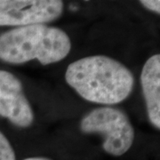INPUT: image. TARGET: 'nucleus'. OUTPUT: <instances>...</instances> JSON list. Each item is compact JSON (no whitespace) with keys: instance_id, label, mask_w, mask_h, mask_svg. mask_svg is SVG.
I'll use <instances>...</instances> for the list:
<instances>
[{"instance_id":"nucleus-1","label":"nucleus","mask_w":160,"mask_h":160,"mask_svg":"<svg viewBox=\"0 0 160 160\" xmlns=\"http://www.w3.org/2000/svg\"><path fill=\"white\" fill-rule=\"evenodd\" d=\"M65 79L81 97L102 105L125 101L134 86L131 70L106 55L88 56L70 63Z\"/></svg>"},{"instance_id":"nucleus-2","label":"nucleus","mask_w":160,"mask_h":160,"mask_svg":"<svg viewBox=\"0 0 160 160\" xmlns=\"http://www.w3.org/2000/svg\"><path fill=\"white\" fill-rule=\"evenodd\" d=\"M70 49L67 33L46 24L19 27L0 35V60L12 64L38 60L48 65L67 57Z\"/></svg>"},{"instance_id":"nucleus-3","label":"nucleus","mask_w":160,"mask_h":160,"mask_svg":"<svg viewBox=\"0 0 160 160\" xmlns=\"http://www.w3.org/2000/svg\"><path fill=\"white\" fill-rule=\"evenodd\" d=\"M80 129L84 133H98L103 137V149L119 157L126 153L134 141V129L127 115L121 109L101 107L82 118Z\"/></svg>"},{"instance_id":"nucleus-4","label":"nucleus","mask_w":160,"mask_h":160,"mask_svg":"<svg viewBox=\"0 0 160 160\" xmlns=\"http://www.w3.org/2000/svg\"><path fill=\"white\" fill-rule=\"evenodd\" d=\"M63 7L60 0H0V26L46 24L60 17Z\"/></svg>"},{"instance_id":"nucleus-5","label":"nucleus","mask_w":160,"mask_h":160,"mask_svg":"<svg viewBox=\"0 0 160 160\" xmlns=\"http://www.w3.org/2000/svg\"><path fill=\"white\" fill-rule=\"evenodd\" d=\"M0 116L22 128L31 126L35 118L22 82L16 76L3 69H0Z\"/></svg>"},{"instance_id":"nucleus-6","label":"nucleus","mask_w":160,"mask_h":160,"mask_svg":"<svg viewBox=\"0 0 160 160\" xmlns=\"http://www.w3.org/2000/svg\"><path fill=\"white\" fill-rule=\"evenodd\" d=\"M141 84L150 123L160 128V55L147 60L141 74Z\"/></svg>"},{"instance_id":"nucleus-7","label":"nucleus","mask_w":160,"mask_h":160,"mask_svg":"<svg viewBox=\"0 0 160 160\" xmlns=\"http://www.w3.org/2000/svg\"><path fill=\"white\" fill-rule=\"evenodd\" d=\"M15 153L8 139L0 132V160H15Z\"/></svg>"},{"instance_id":"nucleus-8","label":"nucleus","mask_w":160,"mask_h":160,"mask_svg":"<svg viewBox=\"0 0 160 160\" xmlns=\"http://www.w3.org/2000/svg\"><path fill=\"white\" fill-rule=\"evenodd\" d=\"M141 4L149 11L154 12L158 14L160 13V2L158 0H142L141 1Z\"/></svg>"},{"instance_id":"nucleus-9","label":"nucleus","mask_w":160,"mask_h":160,"mask_svg":"<svg viewBox=\"0 0 160 160\" xmlns=\"http://www.w3.org/2000/svg\"><path fill=\"white\" fill-rule=\"evenodd\" d=\"M23 160H51L49 158H26V159Z\"/></svg>"}]
</instances>
